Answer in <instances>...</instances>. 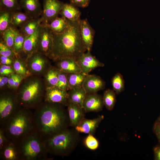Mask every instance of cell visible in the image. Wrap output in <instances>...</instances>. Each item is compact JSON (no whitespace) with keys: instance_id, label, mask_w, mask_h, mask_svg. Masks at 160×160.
<instances>
[{"instance_id":"obj_34","label":"cell","mask_w":160,"mask_h":160,"mask_svg":"<svg viewBox=\"0 0 160 160\" xmlns=\"http://www.w3.org/2000/svg\"><path fill=\"white\" fill-rule=\"evenodd\" d=\"M25 37L17 29L13 49L15 54H18L21 52Z\"/></svg>"},{"instance_id":"obj_6","label":"cell","mask_w":160,"mask_h":160,"mask_svg":"<svg viewBox=\"0 0 160 160\" xmlns=\"http://www.w3.org/2000/svg\"><path fill=\"white\" fill-rule=\"evenodd\" d=\"M17 94L20 106L30 109H36L42 103L44 95L41 82L36 78L26 81Z\"/></svg>"},{"instance_id":"obj_29","label":"cell","mask_w":160,"mask_h":160,"mask_svg":"<svg viewBox=\"0 0 160 160\" xmlns=\"http://www.w3.org/2000/svg\"><path fill=\"white\" fill-rule=\"evenodd\" d=\"M13 12L1 9L0 14V32L1 34L11 25V18Z\"/></svg>"},{"instance_id":"obj_23","label":"cell","mask_w":160,"mask_h":160,"mask_svg":"<svg viewBox=\"0 0 160 160\" xmlns=\"http://www.w3.org/2000/svg\"><path fill=\"white\" fill-rule=\"evenodd\" d=\"M68 102L75 104L82 108L87 93L83 87L72 89L68 91Z\"/></svg>"},{"instance_id":"obj_27","label":"cell","mask_w":160,"mask_h":160,"mask_svg":"<svg viewBox=\"0 0 160 160\" xmlns=\"http://www.w3.org/2000/svg\"><path fill=\"white\" fill-rule=\"evenodd\" d=\"M33 19L25 13L18 11L13 12L12 13L11 25L16 28H21L28 21Z\"/></svg>"},{"instance_id":"obj_33","label":"cell","mask_w":160,"mask_h":160,"mask_svg":"<svg viewBox=\"0 0 160 160\" xmlns=\"http://www.w3.org/2000/svg\"><path fill=\"white\" fill-rule=\"evenodd\" d=\"M1 9L12 12L18 11L20 8L19 0H0Z\"/></svg>"},{"instance_id":"obj_41","label":"cell","mask_w":160,"mask_h":160,"mask_svg":"<svg viewBox=\"0 0 160 160\" xmlns=\"http://www.w3.org/2000/svg\"><path fill=\"white\" fill-rule=\"evenodd\" d=\"M17 74H12L9 77L8 84L9 86L13 88L14 84L17 78Z\"/></svg>"},{"instance_id":"obj_11","label":"cell","mask_w":160,"mask_h":160,"mask_svg":"<svg viewBox=\"0 0 160 160\" xmlns=\"http://www.w3.org/2000/svg\"><path fill=\"white\" fill-rule=\"evenodd\" d=\"M81 72L86 74L95 68L104 66L103 63L98 60L91 53L87 51L81 55L77 60Z\"/></svg>"},{"instance_id":"obj_39","label":"cell","mask_w":160,"mask_h":160,"mask_svg":"<svg viewBox=\"0 0 160 160\" xmlns=\"http://www.w3.org/2000/svg\"><path fill=\"white\" fill-rule=\"evenodd\" d=\"M71 3L76 6L81 7H87L91 0H70Z\"/></svg>"},{"instance_id":"obj_44","label":"cell","mask_w":160,"mask_h":160,"mask_svg":"<svg viewBox=\"0 0 160 160\" xmlns=\"http://www.w3.org/2000/svg\"><path fill=\"white\" fill-rule=\"evenodd\" d=\"M23 76L17 74V78L14 84L13 89H16L20 85L23 80Z\"/></svg>"},{"instance_id":"obj_5","label":"cell","mask_w":160,"mask_h":160,"mask_svg":"<svg viewBox=\"0 0 160 160\" xmlns=\"http://www.w3.org/2000/svg\"><path fill=\"white\" fill-rule=\"evenodd\" d=\"M20 160H44L48 154L43 137L35 129L16 143Z\"/></svg>"},{"instance_id":"obj_24","label":"cell","mask_w":160,"mask_h":160,"mask_svg":"<svg viewBox=\"0 0 160 160\" xmlns=\"http://www.w3.org/2000/svg\"><path fill=\"white\" fill-rule=\"evenodd\" d=\"M45 24V23H44ZM69 21L65 17H57L47 24L54 34H58L63 32L68 27Z\"/></svg>"},{"instance_id":"obj_21","label":"cell","mask_w":160,"mask_h":160,"mask_svg":"<svg viewBox=\"0 0 160 160\" xmlns=\"http://www.w3.org/2000/svg\"><path fill=\"white\" fill-rule=\"evenodd\" d=\"M44 56V55L37 52L28 57L29 66L32 71L39 73L44 69L47 61Z\"/></svg>"},{"instance_id":"obj_43","label":"cell","mask_w":160,"mask_h":160,"mask_svg":"<svg viewBox=\"0 0 160 160\" xmlns=\"http://www.w3.org/2000/svg\"><path fill=\"white\" fill-rule=\"evenodd\" d=\"M9 78L4 76H1L0 77V87H1L4 86L8 83Z\"/></svg>"},{"instance_id":"obj_35","label":"cell","mask_w":160,"mask_h":160,"mask_svg":"<svg viewBox=\"0 0 160 160\" xmlns=\"http://www.w3.org/2000/svg\"><path fill=\"white\" fill-rule=\"evenodd\" d=\"M58 69V82L57 87L62 89L68 91L69 90L67 77V73Z\"/></svg>"},{"instance_id":"obj_4","label":"cell","mask_w":160,"mask_h":160,"mask_svg":"<svg viewBox=\"0 0 160 160\" xmlns=\"http://www.w3.org/2000/svg\"><path fill=\"white\" fill-rule=\"evenodd\" d=\"M78 133L75 129H73L68 128L44 139L48 153L62 156L69 155L79 142L80 137Z\"/></svg>"},{"instance_id":"obj_38","label":"cell","mask_w":160,"mask_h":160,"mask_svg":"<svg viewBox=\"0 0 160 160\" xmlns=\"http://www.w3.org/2000/svg\"><path fill=\"white\" fill-rule=\"evenodd\" d=\"M0 55L11 58L15 54L13 50L7 46L3 41L0 42Z\"/></svg>"},{"instance_id":"obj_47","label":"cell","mask_w":160,"mask_h":160,"mask_svg":"<svg viewBox=\"0 0 160 160\" xmlns=\"http://www.w3.org/2000/svg\"><path fill=\"white\" fill-rule=\"evenodd\" d=\"M0 60H3L9 63L10 64L12 63V61L10 58L3 56L0 55Z\"/></svg>"},{"instance_id":"obj_28","label":"cell","mask_w":160,"mask_h":160,"mask_svg":"<svg viewBox=\"0 0 160 160\" xmlns=\"http://www.w3.org/2000/svg\"><path fill=\"white\" fill-rule=\"evenodd\" d=\"M17 30L16 28L11 25L1 34L3 41L13 50Z\"/></svg>"},{"instance_id":"obj_31","label":"cell","mask_w":160,"mask_h":160,"mask_svg":"<svg viewBox=\"0 0 160 160\" xmlns=\"http://www.w3.org/2000/svg\"><path fill=\"white\" fill-rule=\"evenodd\" d=\"M111 83L113 90L116 94L123 92L125 89V82L122 75L119 73H116L113 77Z\"/></svg>"},{"instance_id":"obj_10","label":"cell","mask_w":160,"mask_h":160,"mask_svg":"<svg viewBox=\"0 0 160 160\" xmlns=\"http://www.w3.org/2000/svg\"><path fill=\"white\" fill-rule=\"evenodd\" d=\"M44 102L59 104L67 106L68 102V91L57 87H48L44 93Z\"/></svg>"},{"instance_id":"obj_20","label":"cell","mask_w":160,"mask_h":160,"mask_svg":"<svg viewBox=\"0 0 160 160\" xmlns=\"http://www.w3.org/2000/svg\"><path fill=\"white\" fill-rule=\"evenodd\" d=\"M0 157L3 160H20L19 150L17 143L9 140L0 149Z\"/></svg>"},{"instance_id":"obj_8","label":"cell","mask_w":160,"mask_h":160,"mask_svg":"<svg viewBox=\"0 0 160 160\" xmlns=\"http://www.w3.org/2000/svg\"><path fill=\"white\" fill-rule=\"evenodd\" d=\"M53 42V33L47 24L40 25L38 52L49 57L52 51Z\"/></svg>"},{"instance_id":"obj_32","label":"cell","mask_w":160,"mask_h":160,"mask_svg":"<svg viewBox=\"0 0 160 160\" xmlns=\"http://www.w3.org/2000/svg\"><path fill=\"white\" fill-rule=\"evenodd\" d=\"M46 79L49 87H56L58 80L57 69L50 68L47 72Z\"/></svg>"},{"instance_id":"obj_1","label":"cell","mask_w":160,"mask_h":160,"mask_svg":"<svg viewBox=\"0 0 160 160\" xmlns=\"http://www.w3.org/2000/svg\"><path fill=\"white\" fill-rule=\"evenodd\" d=\"M64 105L44 102L33 113L34 129L44 139L68 128L69 119Z\"/></svg>"},{"instance_id":"obj_42","label":"cell","mask_w":160,"mask_h":160,"mask_svg":"<svg viewBox=\"0 0 160 160\" xmlns=\"http://www.w3.org/2000/svg\"><path fill=\"white\" fill-rule=\"evenodd\" d=\"M153 129L154 133L160 142V123L159 122H157L155 123Z\"/></svg>"},{"instance_id":"obj_30","label":"cell","mask_w":160,"mask_h":160,"mask_svg":"<svg viewBox=\"0 0 160 160\" xmlns=\"http://www.w3.org/2000/svg\"><path fill=\"white\" fill-rule=\"evenodd\" d=\"M116 94L113 90L109 89L104 93L103 97L104 105L108 110L111 111L114 107L116 101Z\"/></svg>"},{"instance_id":"obj_14","label":"cell","mask_w":160,"mask_h":160,"mask_svg":"<svg viewBox=\"0 0 160 160\" xmlns=\"http://www.w3.org/2000/svg\"><path fill=\"white\" fill-rule=\"evenodd\" d=\"M81 37L87 51H91L95 36V31L87 19H81L80 24Z\"/></svg>"},{"instance_id":"obj_15","label":"cell","mask_w":160,"mask_h":160,"mask_svg":"<svg viewBox=\"0 0 160 160\" xmlns=\"http://www.w3.org/2000/svg\"><path fill=\"white\" fill-rule=\"evenodd\" d=\"M104 117L103 116L100 115L93 119L84 118L75 129L79 133L93 135Z\"/></svg>"},{"instance_id":"obj_12","label":"cell","mask_w":160,"mask_h":160,"mask_svg":"<svg viewBox=\"0 0 160 160\" xmlns=\"http://www.w3.org/2000/svg\"><path fill=\"white\" fill-rule=\"evenodd\" d=\"M104 105L103 97L96 93H87L84 100L82 109L85 113L101 111Z\"/></svg>"},{"instance_id":"obj_17","label":"cell","mask_w":160,"mask_h":160,"mask_svg":"<svg viewBox=\"0 0 160 160\" xmlns=\"http://www.w3.org/2000/svg\"><path fill=\"white\" fill-rule=\"evenodd\" d=\"M66 106L69 126L75 127L84 118V112L81 107L71 102H68Z\"/></svg>"},{"instance_id":"obj_9","label":"cell","mask_w":160,"mask_h":160,"mask_svg":"<svg viewBox=\"0 0 160 160\" xmlns=\"http://www.w3.org/2000/svg\"><path fill=\"white\" fill-rule=\"evenodd\" d=\"M64 3L58 0H44L42 23L48 24L58 17Z\"/></svg>"},{"instance_id":"obj_37","label":"cell","mask_w":160,"mask_h":160,"mask_svg":"<svg viewBox=\"0 0 160 160\" xmlns=\"http://www.w3.org/2000/svg\"><path fill=\"white\" fill-rule=\"evenodd\" d=\"M13 68L17 74L22 76L28 73L26 68L20 60L18 59L15 60L13 63Z\"/></svg>"},{"instance_id":"obj_48","label":"cell","mask_w":160,"mask_h":160,"mask_svg":"<svg viewBox=\"0 0 160 160\" xmlns=\"http://www.w3.org/2000/svg\"><path fill=\"white\" fill-rule=\"evenodd\" d=\"M159 122L160 123V118L159 119Z\"/></svg>"},{"instance_id":"obj_13","label":"cell","mask_w":160,"mask_h":160,"mask_svg":"<svg viewBox=\"0 0 160 160\" xmlns=\"http://www.w3.org/2000/svg\"><path fill=\"white\" fill-rule=\"evenodd\" d=\"M105 82L99 76L95 74L86 75L83 87L87 93H96L104 89Z\"/></svg>"},{"instance_id":"obj_7","label":"cell","mask_w":160,"mask_h":160,"mask_svg":"<svg viewBox=\"0 0 160 160\" xmlns=\"http://www.w3.org/2000/svg\"><path fill=\"white\" fill-rule=\"evenodd\" d=\"M20 107L17 93L5 92L0 97V126L2 127L9 118Z\"/></svg>"},{"instance_id":"obj_16","label":"cell","mask_w":160,"mask_h":160,"mask_svg":"<svg viewBox=\"0 0 160 160\" xmlns=\"http://www.w3.org/2000/svg\"><path fill=\"white\" fill-rule=\"evenodd\" d=\"M40 25L34 33L25 37L21 52L28 58L38 51Z\"/></svg>"},{"instance_id":"obj_40","label":"cell","mask_w":160,"mask_h":160,"mask_svg":"<svg viewBox=\"0 0 160 160\" xmlns=\"http://www.w3.org/2000/svg\"><path fill=\"white\" fill-rule=\"evenodd\" d=\"M9 141L5 135L3 128L0 127V149L5 146Z\"/></svg>"},{"instance_id":"obj_18","label":"cell","mask_w":160,"mask_h":160,"mask_svg":"<svg viewBox=\"0 0 160 160\" xmlns=\"http://www.w3.org/2000/svg\"><path fill=\"white\" fill-rule=\"evenodd\" d=\"M20 8L32 18H39L42 14L39 0H19Z\"/></svg>"},{"instance_id":"obj_26","label":"cell","mask_w":160,"mask_h":160,"mask_svg":"<svg viewBox=\"0 0 160 160\" xmlns=\"http://www.w3.org/2000/svg\"><path fill=\"white\" fill-rule=\"evenodd\" d=\"M42 22L41 18L32 19L21 28L19 31L25 37L28 36L35 32Z\"/></svg>"},{"instance_id":"obj_25","label":"cell","mask_w":160,"mask_h":160,"mask_svg":"<svg viewBox=\"0 0 160 160\" xmlns=\"http://www.w3.org/2000/svg\"><path fill=\"white\" fill-rule=\"evenodd\" d=\"M86 75L82 72L67 73L69 89L83 87Z\"/></svg>"},{"instance_id":"obj_22","label":"cell","mask_w":160,"mask_h":160,"mask_svg":"<svg viewBox=\"0 0 160 160\" xmlns=\"http://www.w3.org/2000/svg\"><path fill=\"white\" fill-rule=\"evenodd\" d=\"M60 14L68 21L75 22L80 20L81 12L76 6L71 4H64Z\"/></svg>"},{"instance_id":"obj_2","label":"cell","mask_w":160,"mask_h":160,"mask_svg":"<svg viewBox=\"0 0 160 160\" xmlns=\"http://www.w3.org/2000/svg\"><path fill=\"white\" fill-rule=\"evenodd\" d=\"M80 20L75 22L69 21L68 27L63 32L53 33V45L49 57L55 60L66 58L77 60L87 51L81 37Z\"/></svg>"},{"instance_id":"obj_36","label":"cell","mask_w":160,"mask_h":160,"mask_svg":"<svg viewBox=\"0 0 160 160\" xmlns=\"http://www.w3.org/2000/svg\"><path fill=\"white\" fill-rule=\"evenodd\" d=\"M84 142L85 146L88 149L92 150L97 149L99 146L98 141L92 134H88L85 138Z\"/></svg>"},{"instance_id":"obj_45","label":"cell","mask_w":160,"mask_h":160,"mask_svg":"<svg viewBox=\"0 0 160 160\" xmlns=\"http://www.w3.org/2000/svg\"><path fill=\"white\" fill-rule=\"evenodd\" d=\"M7 72L9 75L14 73V71L10 66L7 65H3L1 67Z\"/></svg>"},{"instance_id":"obj_3","label":"cell","mask_w":160,"mask_h":160,"mask_svg":"<svg viewBox=\"0 0 160 160\" xmlns=\"http://www.w3.org/2000/svg\"><path fill=\"white\" fill-rule=\"evenodd\" d=\"M0 127L9 140L17 143L34 130L33 113L21 107Z\"/></svg>"},{"instance_id":"obj_19","label":"cell","mask_w":160,"mask_h":160,"mask_svg":"<svg viewBox=\"0 0 160 160\" xmlns=\"http://www.w3.org/2000/svg\"><path fill=\"white\" fill-rule=\"evenodd\" d=\"M57 61V68L67 73L82 72L77 60L70 58H61Z\"/></svg>"},{"instance_id":"obj_46","label":"cell","mask_w":160,"mask_h":160,"mask_svg":"<svg viewBox=\"0 0 160 160\" xmlns=\"http://www.w3.org/2000/svg\"><path fill=\"white\" fill-rule=\"evenodd\" d=\"M154 151L155 159L160 160V146L155 147Z\"/></svg>"}]
</instances>
